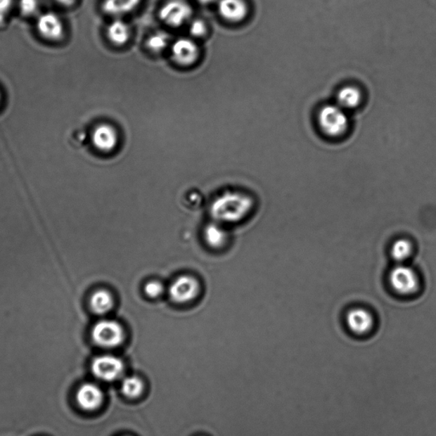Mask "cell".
<instances>
[{"label":"cell","mask_w":436,"mask_h":436,"mask_svg":"<svg viewBox=\"0 0 436 436\" xmlns=\"http://www.w3.org/2000/svg\"><path fill=\"white\" fill-rule=\"evenodd\" d=\"M56 2H58L60 5L64 6H70L72 4L75 3V0H56Z\"/></svg>","instance_id":"obj_26"},{"label":"cell","mask_w":436,"mask_h":436,"mask_svg":"<svg viewBox=\"0 0 436 436\" xmlns=\"http://www.w3.org/2000/svg\"><path fill=\"white\" fill-rule=\"evenodd\" d=\"M207 25L201 20H195L189 26V33L195 38L203 37L207 34Z\"/></svg>","instance_id":"obj_24"},{"label":"cell","mask_w":436,"mask_h":436,"mask_svg":"<svg viewBox=\"0 0 436 436\" xmlns=\"http://www.w3.org/2000/svg\"><path fill=\"white\" fill-rule=\"evenodd\" d=\"M165 293V288L162 283L160 281H152L148 282L146 285L144 286V293L149 298H152V300H155V298H158L160 296H162V294Z\"/></svg>","instance_id":"obj_22"},{"label":"cell","mask_w":436,"mask_h":436,"mask_svg":"<svg viewBox=\"0 0 436 436\" xmlns=\"http://www.w3.org/2000/svg\"><path fill=\"white\" fill-rule=\"evenodd\" d=\"M413 254V245L409 241L405 239H399L395 242L391 248V256L393 259L403 264Z\"/></svg>","instance_id":"obj_19"},{"label":"cell","mask_w":436,"mask_h":436,"mask_svg":"<svg viewBox=\"0 0 436 436\" xmlns=\"http://www.w3.org/2000/svg\"><path fill=\"white\" fill-rule=\"evenodd\" d=\"M124 370V362L115 355H100L91 363L93 375L100 380L105 382L117 380L122 376Z\"/></svg>","instance_id":"obj_6"},{"label":"cell","mask_w":436,"mask_h":436,"mask_svg":"<svg viewBox=\"0 0 436 436\" xmlns=\"http://www.w3.org/2000/svg\"><path fill=\"white\" fill-rule=\"evenodd\" d=\"M172 55L179 65L191 66L199 58L200 50L193 40L183 38L172 44Z\"/></svg>","instance_id":"obj_11"},{"label":"cell","mask_w":436,"mask_h":436,"mask_svg":"<svg viewBox=\"0 0 436 436\" xmlns=\"http://www.w3.org/2000/svg\"><path fill=\"white\" fill-rule=\"evenodd\" d=\"M316 124L319 132L330 141L345 139L352 127L350 113L334 102L323 104L317 109Z\"/></svg>","instance_id":"obj_2"},{"label":"cell","mask_w":436,"mask_h":436,"mask_svg":"<svg viewBox=\"0 0 436 436\" xmlns=\"http://www.w3.org/2000/svg\"><path fill=\"white\" fill-rule=\"evenodd\" d=\"M192 8L184 0H169L161 7L160 18L169 27H179L192 17Z\"/></svg>","instance_id":"obj_7"},{"label":"cell","mask_w":436,"mask_h":436,"mask_svg":"<svg viewBox=\"0 0 436 436\" xmlns=\"http://www.w3.org/2000/svg\"><path fill=\"white\" fill-rule=\"evenodd\" d=\"M346 323L353 333L364 335L373 329L374 319L368 310L355 308L347 313Z\"/></svg>","instance_id":"obj_13"},{"label":"cell","mask_w":436,"mask_h":436,"mask_svg":"<svg viewBox=\"0 0 436 436\" xmlns=\"http://www.w3.org/2000/svg\"><path fill=\"white\" fill-rule=\"evenodd\" d=\"M19 9L23 15L31 17L37 13L39 11L38 0H20Z\"/></svg>","instance_id":"obj_23"},{"label":"cell","mask_w":436,"mask_h":436,"mask_svg":"<svg viewBox=\"0 0 436 436\" xmlns=\"http://www.w3.org/2000/svg\"><path fill=\"white\" fill-rule=\"evenodd\" d=\"M76 401L80 409L88 411H94L102 405L103 393L94 383H84L77 391Z\"/></svg>","instance_id":"obj_12"},{"label":"cell","mask_w":436,"mask_h":436,"mask_svg":"<svg viewBox=\"0 0 436 436\" xmlns=\"http://www.w3.org/2000/svg\"><path fill=\"white\" fill-rule=\"evenodd\" d=\"M92 340L102 348L113 349L120 346L126 338L122 325L114 320L96 322L91 330Z\"/></svg>","instance_id":"obj_3"},{"label":"cell","mask_w":436,"mask_h":436,"mask_svg":"<svg viewBox=\"0 0 436 436\" xmlns=\"http://www.w3.org/2000/svg\"><path fill=\"white\" fill-rule=\"evenodd\" d=\"M36 27L40 36L50 41H58L63 37L64 24L59 15L53 12L39 15Z\"/></svg>","instance_id":"obj_9"},{"label":"cell","mask_w":436,"mask_h":436,"mask_svg":"<svg viewBox=\"0 0 436 436\" xmlns=\"http://www.w3.org/2000/svg\"><path fill=\"white\" fill-rule=\"evenodd\" d=\"M142 0H103V9L107 14L120 17L136 9Z\"/></svg>","instance_id":"obj_17"},{"label":"cell","mask_w":436,"mask_h":436,"mask_svg":"<svg viewBox=\"0 0 436 436\" xmlns=\"http://www.w3.org/2000/svg\"><path fill=\"white\" fill-rule=\"evenodd\" d=\"M365 99V92L361 86L345 84L338 89L334 103L351 114L364 105Z\"/></svg>","instance_id":"obj_8"},{"label":"cell","mask_w":436,"mask_h":436,"mask_svg":"<svg viewBox=\"0 0 436 436\" xmlns=\"http://www.w3.org/2000/svg\"><path fill=\"white\" fill-rule=\"evenodd\" d=\"M218 11L226 21L240 23L248 17L249 10L245 0H219Z\"/></svg>","instance_id":"obj_14"},{"label":"cell","mask_w":436,"mask_h":436,"mask_svg":"<svg viewBox=\"0 0 436 436\" xmlns=\"http://www.w3.org/2000/svg\"><path fill=\"white\" fill-rule=\"evenodd\" d=\"M1 101H2V96H1V92H0V103H1Z\"/></svg>","instance_id":"obj_28"},{"label":"cell","mask_w":436,"mask_h":436,"mask_svg":"<svg viewBox=\"0 0 436 436\" xmlns=\"http://www.w3.org/2000/svg\"><path fill=\"white\" fill-rule=\"evenodd\" d=\"M108 38L115 46H124L130 39L131 30L127 23L116 19L109 24L107 30Z\"/></svg>","instance_id":"obj_18"},{"label":"cell","mask_w":436,"mask_h":436,"mask_svg":"<svg viewBox=\"0 0 436 436\" xmlns=\"http://www.w3.org/2000/svg\"><path fill=\"white\" fill-rule=\"evenodd\" d=\"M391 288L402 296H411L418 292L419 278L414 269L399 264L391 270L389 277Z\"/></svg>","instance_id":"obj_4"},{"label":"cell","mask_w":436,"mask_h":436,"mask_svg":"<svg viewBox=\"0 0 436 436\" xmlns=\"http://www.w3.org/2000/svg\"><path fill=\"white\" fill-rule=\"evenodd\" d=\"M197 1L202 4V5H209V4L215 2L216 0H197Z\"/></svg>","instance_id":"obj_27"},{"label":"cell","mask_w":436,"mask_h":436,"mask_svg":"<svg viewBox=\"0 0 436 436\" xmlns=\"http://www.w3.org/2000/svg\"><path fill=\"white\" fill-rule=\"evenodd\" d=\"M200 292L197 278L191 276H181L169 285L168 294L171 300L179 304H186L195 300Z\"/></svg>","instance_id":"obj_5"},{"label":"cell","mask_w":436,"mask_h":436,"mask_svg":"<svg viewBox=\"0 0 436 436\" xmlns=\"http://www.w3.org/2000/svg\"><path fill=\"white\" fill-rule=\"evenodd\" d=\"M253 200L251 197L240 192H225L212 201L210 213L217 223L236 224L244 220L251 213Z\"/></svg>","instance_id":"obj_1"},{"label":"cell","mask_w":436,"mask_h":436,"mask_svg":"<svg viewBox=\"0 0 436 436\" xmlns=\"http://www.w3.org/2000/svg\"><path fill=\"white\" fill-rule=\"evenodd\" d=\"M169 44V36L167 34L159 32L153 34L147 40V46L153 52L163 51Z\"/></svg>","instance_id":"obj_21"},{"label":"cell","mask_w":436,"mask_h":436,"mask_svg":"<svg viewBox=\"0 0 436 436\" xmlns=\"http://www.w3.org/2000/svg\"><path fill=\"white\" fill-rule=\"evenodd\" d=\"M143 383L139 378L133 376L123 379L121 391L128 398H136L143 392Z\"/></svg>","instance_id":"obj_20"},{"label":"cell","mask_w":436,"mask_h":436,"mask_svg":"<svg viewBox=\"0 0 436 436\" xmlns=\"http://www.w3.org/2000/svg\"><path fill=\"white\" fill-rule=\"evenodd\" d=\"M114 306V296L108 290L100 289L92 293L90 307L93 313L103 316L110 312Z\"/></svg>","instance_id":"obj_15"},{"label":"cell","mask_w":436,"mask_h":436,"mask_svg":"<svg viewBox=\"0 0 436 436\" xmlns=\"http://www.w3.org/2000/svg\"><path fill=\"white\" fill-rule=\"evenodd\" d=\"M227 230L223 224L214 222L209 224L204 229V239L209 248L212 249H221L227 243Z\"/></svg>","instance_id":"obj_16"},{"label":"cell","mask_w":436,"mask_h":436,"mask_svg":"<svg viewBox=\"0 0 436 436\" xmlns=\"http://www.w3.org/2000/svg\"><path fill=\"white\" fill-rule=\"evenodd\" d=\"M91 142L98 151L110 153L119 143V135L110 124H101L93 130Z\"/></svg>","instance_id":"obj_10"},{"label":"cell","mask_w":436,"mask_h":436,"mask_svg":"<svg viewBox=\"0 0 436 436\" xmlns=\"http://www.w3.org/2000/svg\"><path fill=\"white\" fill-rule=\"evenodd\" d=\"M14 0H0V23L5 21L6 15L9 14Z\"/></svg>","instance_id":"obj_25"}]
</instances>
